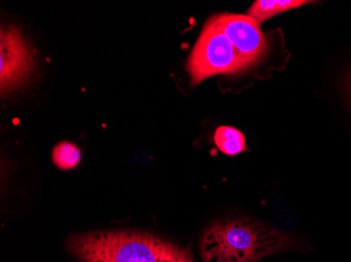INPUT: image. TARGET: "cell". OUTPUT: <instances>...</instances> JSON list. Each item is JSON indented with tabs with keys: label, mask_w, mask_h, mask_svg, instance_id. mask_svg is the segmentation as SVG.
<instances>
[{
	"label": "cell",
	"mask_w": 351,
	"mask_h": 262,
	"mask_svg": "<svg viewBox=\"0 0 351 262\" xmlns=\"http://www.w3.org/2000/svg\"><path fill=\"white\" fill-rule=\"evenodd\" d=\"M298 246L289 234L244 218L216 222L203 234L200 244L204 262H256Z\"/></svg>",
	"instance_id": "6da1fadb"
},
{
	"label": "cell",
	"mask_w": 351,
	"mask_h": 262,
	"mask_svg": "<svg viewBox=\"0 0 351 262\" xmlns=\"http://www.w3.org/2000/svg\"><path fill=\"white\" fill-rule=\"evenodd\" d=\"M68 247L80 262H195L189 250L143 232L77 234Z\"/></svg>",
	"instance_id": "7a4b0ae2"
},
{
	"label": "cell",
	"mask_w": 351,
	"mask_h": 262,
	"mask_svg": "<svg viewBox=\"0 0 351 262\" xmlns=\"http://www.w3.org/2000/svg\"><path fill=\"white\" fill-rule=\"evenodd\" d=\"M247 68L228 37L210 19L187 63L191 84L198 86L215 75L234 74Z\"/></svg>",
	"instance_id": "3957f363"
},
{
	"label": "cell",
	"mask_w": 351,
	"mask_h": 262,
	"mask_svg": "<svg viewBox=\"0 0 351 262\" xmlns=\"http://www.w3.org/2000/svg\"><path fill=\"white\" fill-rule=\"evenodd\" d=\"M34 59L31 47L15 27L1 29L0 35V88L10 92L29 78Z\"/></svg>",
	"instance_id": "277c9868"
},
{
	"label": "cell",
	"mask_w": 351,
	"mask_h": 262,
	"mask_svg": "<svg viewBox=\"0 0 351 262\" xmlns=\"http://www.w3.org/2000/svg\"><path fill=\"white\" fill-rule=\"evenodd\" d=\"M210 21L228 37L248 68L263 56L267 49V42L260 23L250 16L219 14Z\"/></svg>",
	"instance_id": "5b68a950"
},
{
	"label": "cell",
	"mask_w": 351,
	"mask_h": 262,
	"mask_svg": "<svg viewBox=\"0 0 351 262\" xmlns=\"http://www.w3.org/2000/svg\"><path fill=\"white\" fill-rule=\"evenodd\" d=\"M304 0H258L250 7L248 16L258 23L267 21L278 14L306 5Z\"/></svg>",
	"instance_id": "8992f818"
},
{
	"label": "cell",
	"mask_w": 351,
	"mask_h": 262,
	"mask_svg": "<svg viewBox=\"0 0 351 262\" xmlns=\"http://www.w3.org/2000/svg\"><path fill=\"white\" fill-rule=\"evenodd\" d=\"M214 141L219 150L230 157H234L246 150L243 133L230 126L219 127L215 131Z\"/></svg>",
	"instance_id": "52a82bcc"
},
{
	"label": "cell",
	"mask_w": 351,
	"mask_h": 262,
	"mask_svg": "<svg viewBox=\"0 0 351 262\" xmlns=\"http://www.w3.org/2000/svg\"><path fill=\"white\" fill-rule=\"evenodd\" d=\"M52 159L55 166L61 170H72L82 161V151L75 144L61 142L53 149Z\"/></svg>",
	"instance_id": "ba28073f"
},
{
	"label": "cell",
	"mask_w": 351,
	"mask_h": 262,
	"mask_svg": "<svg viewBox=\"0 0 351 262\" xmlns=\"http://www.w3.org/2000/svg\"><path fill=\"white\" fill-rule=\"evenodd\" d=\"M347 90H348L349 96H351V74L349 76L348 80H347Z\"/></svg>",
	"instance_id": "9c48e42d"
}]
</instances>
